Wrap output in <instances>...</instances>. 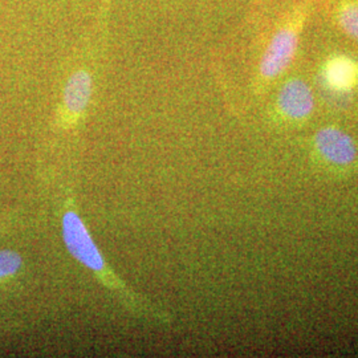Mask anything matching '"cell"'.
<instances>
[{
	"label": "cell",
	"mask_w": 358,
	"mask_h": 358,
	"mask_svg": "<svg viewBox=\"0 0 358 358\" xmlns=\"http://www.w3.org/2000/svg\"><path fill=\"white\" fill-rule=\"evenodd\" d=\"M94 94V76L90 68L81 65L65 81L59 121L63 128H73L83 120Z\"/></svg>",
	"instance_id": "3"
},
{
	"label": "cell",
	"mask_w": 358,
	"mask_h": 358,
	"mask_svg": "<svg viewBox=\"0 0 358 358\" xmlns=\"http://www.w3.org/2000/svg\"><path fill=\"white\" fill-rule=\"evenodd\" d=\"M324 84L336 94H348L357 84L358 65L346 55H334L322 68Z\"/></svg>",
	"instance_id": "6"
},
{
	"label": "cell",
	"mask_w": 358,
	"mask_h": 358,
	"mask_svg": "<svg viewBox=\"0 0 358 358\" xmlns=\"http://www.w3.org/2000/svg\"><path fill=\"white\" fill-rule=\"evenodd\" d=\"M337 22L349 38L358 41V0H348L340 4Z\"/></svg>",
	"instance_id": "7"
},
{
	"label": "cell",
	"mask_w": 358,
	"mask_h": 358,
	"mask_svg": "<svg viewBox=\"0 0 358 358\" xmlns=\"http://www.w3.org/2000/svg\"><path fill=\"white\" fill-rule=\"evenodd\" d=\"M23 267V259L13 250H0V282L15 276Z\"/></svg>",
	"instance_id": "8"
},
{
	"label": "cell",
	"mask_w": 358,
	"mask_h": 358,
	"mask_svg": "<svg viewBox=\"0 0 358 358\" xmlns=\"http://www.w3.org/2000/svg\"><path fill=\"white\" fill-rule=\"evenodd\" d=\"M300 31L301 17L284 24L273 32L259 64V76L264 81L282 76L292 64L299 48Z\"/></svg>",
	"instance_id": "2"
},
{
	"label": "cell",
	"mask_w": 358,
	"mask_h": 358,
	"mask_svg": "<svg viewBox=\"0 0 358 358\" xmlns=\"http://www.w3.org/2000/svg\"><path fill=\"white\" fill-rule=\"evenodd\" d=\"M357 83H358V81H357Z\"/></svg>",
	"instance_id": "9"
},
{
	"label": "cell",
	"mask_w": 358,
	"mask_h": 358,
	"mask_svg": "<svg viewBox=\"0 0 358 358\" xmlns=\"http://www.w3.org/2000/svg\"><path fill=\"white\" fill-rule=\"evenodd\" d=\"M278 105L282 115L291 120H306L315 109V96L301 78H291L282 87Z\"/></svg>",
	"instance_id": "5"
},
{
	"label": "cell",
	"mask_w": 358,
	"mask_h": 358,
	"mask_svg": "<svg viewBox=\"0 0 358 358\" xmlns=\"http://www.w3.org/2000/svg\"><path fill=\"white\" fill-rule=\"evenodd\" d=\"M316 149L328 162L348 166L355 162L357 157V148L353 140L343 131L341 129L328 128L321 129L316 134Z\"/></svg>",
	"instance_id": "4"
},
{
	"label": "cell",
	"mask_w": 358,
	"mask_h": 358,
	"mask_svg": "<svg viewBox=\"0 0 358 358\" xmlns=\"http://www.w3.org/2000/svg\"><path fill=\"white\" fill-rule=\"evenodd\" d=\"M62 224L63 241L69 254L73 256L77 262H80L87 268L94 272L106 287L124 292V294H127V288L118 280L113 271L106 266L103 254L100 252L97 244L94 243L85 223L73 210V207L69 206V202L66 203L63 213Z\"/></svg>",
	"instance_id": "1"
}]
</instances>
